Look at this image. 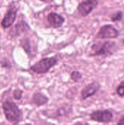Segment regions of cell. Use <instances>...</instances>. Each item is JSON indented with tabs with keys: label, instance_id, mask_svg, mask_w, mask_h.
<instances>
[{
	"label": "cell",
	"instance_id": "2e32d148",
	"mask_svg": "<svg viewBox=\"0 0 124 125\" xmlns=\"http://www.w3.org/2000/svg\"><path fill=\"white\" fill-rule=\"evenodd\" d=\"M89 125L88 124H87V123H85V122H77V123H75V124H74V125Z\"/></svg>",
	"mask_w": 124,
	"mask_h": 125
},
{
	"label": "cell",
	"instance_id": "5bb4252c",
	"mask_svg": "<svg viewBox=\"0 0 124 125\" xmlns=\"http://www.w3.org/2000/svg\"><path fill=\"white\" fill-rule=\"evenodd\" d=\"M23 92L20 89H15L13 92V97L16 100H20L22 97Z\"/></svg>",
	"mask_w": 124,
	"mask_h": 125
},
{
	"label": "cell",
	"instance_id": "30bf717a",
	"mask_svg": "<svg viewBox=\"0 0 124 125\" xmlns=\"http://www.w3.org/2000/svg\"><path fill=\"white\" fill-rule=\"evenodd\" d=\"M32 102L37 106H41L48 102V98L42 93H35L32 97Z\"/></svg>",
	"mask_w": 124,
	"mask_h": 125
},
{
	"label": "cell",
	"instance_id": "ba28073f",
	"mask_svg": "<svg viewBox=\"0 0 124 125\" xmlns=\"http://www.w3.org/2000/svg\"><path fill=\"white\" fill-rule=\"evenodd\" d=\"M16 17V12L14 10H10L7 13L4 15V18L1 22V25L3 28H8L12 25L15 20Z\"/></svg>",
	"mask_w": 124,
	"mask_h": 125
},
{
	"label": "cell",
	"instance_id": "7a4b0ae2",
	"mask_svg": "<svg viewBox=\"0 0 124 125\" xmlns=\"http://www.w3.org/2000/svg\"><path fill=\"white\" fill-rule=\"evenodd\" d=\"M57 62L56 59L51 57V58H45L36 64H34L33 66L31 67V70L38 73V74H42V73H45L50 70L51 67H53Z\"/></svg>",
	"mask_w": 124,
	"mask_h": 125
},
{
	"label": "cell",
	"instance_id": "277c9868",
	"mask_svg": "<svg viewBox=\"0 0 124 125\" xmlns=\"http://www.w3.org/2000/svg\"><path fill=\"white\" fill-rule=\"evenodd\" d=\"M91 120L100 123H109L113 119V114L109 110H97L90 115Z\"/></svg>",
	"mask_w": 124,
	"mask_h": 125
},
{
	"label": "cell",
	"instance_id": "6da1fadb",
	"mask_svg": "<svg viewBox=\"0 0 124 125\" xmlns=\"http://www.w3.org/2000/svg\"><path fill=\"white\" fill-rule=\"evenodd\" d=\"M4 114L7 120L12 124L18 123L22 119V112L17 105L11 100H6L2 104Z\"/></svg>",
	"mask_w": 124,
	"mask_h": 125
},
{
	"label": "cell",
	"instance_id": "8fae6325",
	"mask_svg": "<svg viewBox=\"0 0 124 125\" xmlns=\"http://www.w3.org/2000/svg\"><path fill=\"white\" fill-rule=\"evenodd\" d=\"M116 92L118 95L121 97H124V81H121L118 86L117 87Z\"/></svg>",
	"mask_w": 124,
	"mask_h": 125
},
{
	"label": "cell",
	"instance_id": "52a82bcc",
	"mask_svg": "<svg viewBox=\"0 0 124 125\" xmlns=\"http://www.w3.org/2000/svg\"><path fill=\"white\" fill-rule=\"evenodd\" d=\"M99 83L97 82H93L87 85L81 91V98L82 100H86L91 96L94 95L99 89Z\"/></svg>",
	"mask_w": 124,
	"mask_h": 125
},
{
	"label": "cell",
	"instance_id": "7c38bea8",
	"mask_svg": "<svg viewBox=\"0 0 124 125\" xmlns=\"http://www.w3.org/2000/svg\"><path fill=\"white\" fill-rule=\"evenodd\" d=\"M82 78V75L80 72L78 71H74L71 74V78L72 81H74L75 82H77L79 80H80Z\"/></svg>",
	"mask_w": 124,
	"mask_h": 125
},
{
	"label": "cell",
	"instance_id": "9c48e42d",
	"mask_svg": "<svg viewBox=\"0 0 124 125\" xmlns=\"http://www.w3.org/2000/svg\"><path fill=\"white\" fill-rule=\"evenodd\" d=\"M48 21L50 24V26L54 28L60 27L61 26H62L63 23L64 22V19L61 15L54 12H51L48 15Z\"/></svg>",
	"mask_w": 124,
	"mask_h": 125
},
{
	"label": "cell",
	"instance_id": "9a60e30c",
	"mask_svg": "<svg viewBox=\"0 0 124 125\" xmlns=\"http://www.w3.org/2000/svg\"><path fill=\"white\" fill-rule=\"evenodd\" d=\"M116 125H124V116H123L119 121L118 122V123L116 124Z\"/></svg>",
	"mask_w": 124,
	"mask_h": 125
},
{
	"label": "cell",
	"instance_id": "4fadbf2b",
	"mask_svg": "<svg viewBox=\"0 0 124 125\" xmlns=\"http://www.w3.org/2000/svg\"><path fill=\"white\" fill-rule=\"evenodd\" d=\"M122 17H123L122 12L118 11V12H116L115 14H113L111 16V20L113 21H121L122 19Z\"/></svg>",
	"mask_w": 124,
	"mask_h": 125
},
{
	"label": "cell",
	"instance_id": "5b68a950",
	"mask_svg": "<svg viewBox=\"0 0 124 125\" xmlns=\"http://www.w3.org/2000/svg\"><path fill=\"white\" fill-rule=\"evenodd\" d=\"M115 45V42L106 41L102 44L96 43L92 46V51L94 56H102L108 55L112 53V50Z\"/></svg>",
	"mask_w": 124,
	"mask_h": 125
},
{
	"label": "cell",
	"instance_id": "e0dca14e",
	"mask_svg": "<svg viewBox=\"0 0 124 125\" xmlns=\"http://www.w3.org/2000/svg\"><path fill=\"white\" fill-rule=\"evenodd\" d=\"M42 1H49L50 0H42Z\"/></svg>",
	"mask_w": 124,
	"mask_h": 125
},
{
	"label": "cell",
	"instance_id": "3957f363",
	"mask_svg": "<svg viewBox=\"0 0 124 125\" xmlns=\"http://www.w3.org/2000/svg\"><path fill=\"white\" fill-rule=\"evenodd\" d=\"M119 31L113 25L107 24L102 26L96 34V38L100 40L115 39L119 36Z\"/></svg>",
	"mask_w": 124,
	"mask_h": 125
},
{
	"label": "cell",
	"instance_id": "8992f818",
	"mask_svg": "<svg viewBox=\"0 0 124 125\" xmlns=\"http://www.w3.org/2000/svg\"><path fill=\"white\" fill-rule=\"evenodd\" d=\"M98 4L97 0H85L82 1L77 7L79 13L83 16H86L96 8Z\"/></svg>",
	"mask_w": 124,
	"mask_h": 125
}]
</instances>
